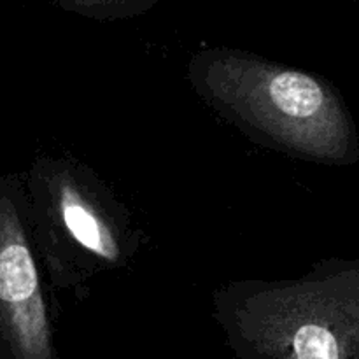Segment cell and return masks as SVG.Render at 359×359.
Segmentation results:
<instances>
[{"mask_svg": "<svg viewBox=\"0 0 359 359\" xmlns=\"http://www.w3.org/2000/svg\"><path fill=\"white\" fill-rule=\"evenodd\" d=\"M186 76L200 100L255 142L314 163L358 161V133L342 95L316 74L212 46L193 53Z\"/></svg>", "mask_w": 359, "mask_h": 359, "instance_id": "obj_1", "label": "cell"}, {"mask_svg": "<svg viewBox=\"0 0 359 359\" xmlns=\"http://www.w3.org/2000/svg\"><path fill=\"white\" fill-rule=\"evenodd\" d=\"M212 318L237 359H359V258L231 280L212 293Z\"/></svg>", "mask_w": 359, "mask_h": 359, "instance_id": "obj_2", "label": "cell"}, {"mask_svg": "<svg viewBox=\"0 0 359 359\" xmlns=\"http://www.w3.org/2000/svg\"><path fill=\"white\" fill-rule=\"evenodd\" d=\"M30 241L49 284L86 298L105 273L128 266L142 231L91 165L74 154H42L23 179Z\"/></svg>", "mask_w": 359, "mask_h": 359, "instance_id": "obj_3", "label": "cell"}, {"mask_svg": "<svg viewBox=\"0 0 359 359\" xmlns=\"http://www.w3.org/2000/svg\"><path fill=\"white\" fill-rule=\"evenodd\" d=\"M0 359H60L23 179H0Z\"/></svg>", "mask_w": 359, "mask_h": 359, "instance_id": "obj_4", "label": "cell"}, {"mask_svg": "<svg viewBox=\"0 0 359 359\" xmlns=\"http://www.w3.org/2000/svg\"><path fill=\"white\" fill-rule=\"evenodd\" d=\"M161 0H53L58 9L93 21H118L142 16Z\"/></svg>", "mask_w": 359, "mask_h": 359, "instance_id": "obj_5", "label": "cell"}]
</instances>
